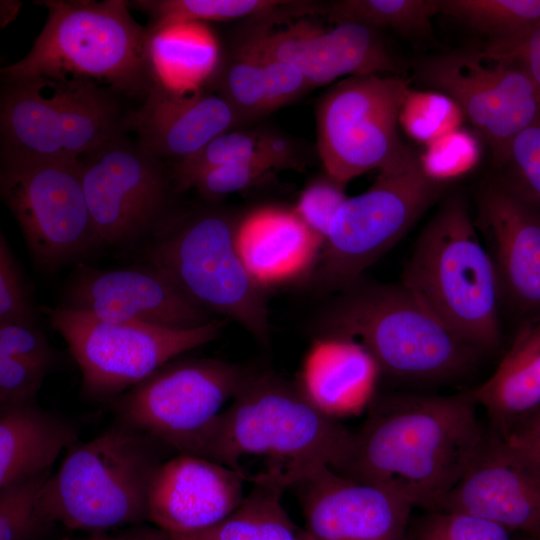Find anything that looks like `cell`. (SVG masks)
Wrapping results in <instances>:
<instances>
[{
  "instance_id": "1",
  "label": "cell",
  "mask_w": 540,
  "mask_h": 540,
  "mask_svg": "<svg viewBox=\"0 0 540 540\" xmlns=\"http://www.w3.org/2000/svg\"><path fill=\"white\" fill-rule=\"evenodd\" d=\"M469 390L375 396L337 472L383 486L412 507L438 510L486 435Z\"/></svg>"
},
{
  "instance_id": "2",
  "label": "cell",
  "mask_w": 540,
  "mask_h": 540,
  "mask_svg": "<svg viewBox=\"0 0 540 540\" xmlns=\"http://www.w3.org/2000/svg\"><path fill=\"white\" fill-rule=\"evenodd\" d=\"M352 438L353 432L320 411L296 382L252 370L197 456L229 467L245 482L286 489L322 468L339 470Z\"/></svg>"
},
{
  "instance_id": "3",
  "label": "cell",
  "mask_w": 540,
  "mask_h": 540,
  "mask_svg": "<svg viewBox=\"0 0 540 540\" xmlns=\"http://www.w3.org/2000/svg\"><path fill=\"white\" fill-rule=\"evenodd\" d=\"M316 336H342L360 343L381 374L415 385L463 380L483 352L431 314L400 282L363 276L337 292L317 316Z\"/></svg>"
},
{
  "instance_id": "4",
  "label": "cell",
  "mask_w": 540,
  "mask_h": 540,
  "mask_svg": "<svg viewBox=\"0 0 540 540\" xmlns=\"http://www.w3.org/2000/svg\"><path fill=\"white\" fill-rule=\"evenodd\" d=\"M399 282L462 340L483 353L499 347L497 275L463 196L441 202L420 231Z\"/></svg>"
},
{
  "instance_id": "5",
  "label": "cell",
  "mask_w": 540,
  "mask_h": 540,
  "mask_svg": "<svg viewBox=\"0 0 540 540\" xmlns=\"http://www.w3.org/2000/svg\"><path fill=\"white\" fill-rule=\"evenodd\" d=\"M47 21L29 52L1 69L2 80L43 77L98 85L112 93L147 95L155 84L149 33L124 0L37 2Z\"/></svg>"
},
{
  "instance_id": "6",
  "label": "cell",
  "mask_w": 540,
  "mask_h": 540,
  "mask_svg": "<svg viewBox=\"0 0 540 540\" xmlns=\"http://www.w3.org/2000/svg\"><path fill=\"white\" fill-rule=\"evenodd\" d=\"M174 452L117 419L101 434L72 445L40 497L44 520L71 530L103 531L147 520L155 475Z\"/></svg>"
},
{
  "instance_id": "7",
  "label": "cell",
  "mask_w": 540,
  "mask_h": 540,
  "mask_svg": "<svg viewBox=\"0 0 540 540\" xmlns=\"http://www.w3.org/2000/svg\"><path fill=\"white\" fill-rule=\"evenodd\" d=\"M243 213L219 207L171 218L148 251L151 266L166 274L196 304L232 319L262 344L270 340L266 291L237 247Z\"/></svg>"
},
{
  "instance_id": "8",
  "label": "cell",
  "mask_w": 540,
  "mask_h": 540,
  "mask_svg": "<svg viewBox=\"0 0 540 540\" xmlns=\"http://www.w3.org/2000/svg\"><path fill=\"white\" fill-rule=\"evenodd\" d=\"M443 182L409 148L380 169L363 193L336 213L310 275L315 286L337 293L363 276L438 200Z\"/></svg>"
},
{
  "instance_id": "9",
  "label": "cell",
  "mask_w": 540,
  "mask_h": 540,
  "mask_svg": "<svg viewBox=\"0 0 540 540\" xmlns=\"http://www.w3.org/2000/svg\"><path fill=\"white\" fill-rule=\"evenodd\" d=\"M114 93L43 77L2 80L1 157L80 161L122 134Z\"/></svg>"
},
{
  "instance_id": "10",
  "label": "cell",
  "mask_w": 540,
  "mask_h": 540,
  "mask_svg": "<svg viewBox=\"0 0 540 540\" xmlns=\"http://www.w3.org/2000/svg\"><path fill=\"white\" fill-rule=\"evenodd\" d=\"M41 310L80 369L82 393L96 400H112L165 363L214 341L225 323L215 319L205 326L177 329L107 322L64 306Z\"/></svg>"
},
{
  "instance_id": "11",
  "label": "cell",
  "mask_w": 540,
  "mask_h": 540,
  "mask_svg": "<svg viewBox=\"0 0 540 540\" xmlns=\"http://www.w3.org/2000/svg\"><path fill=\"white\" fill-rule=\"evenodd\" d=\"M251 369L212 358H175L111 401L116 418L176 453L197 455L223 406Z\"/></svg>"
},
{
  "instance_id": "12",
  "label": "cell",
  "mask_w": 540,
  "mask_h": 540,
  "mask_svg": "<svg viewBox=\"0 0 540 540\" xmlns=\"http://www.w3.org/2000/svg\"><path fill=\"white\" fill-rule=\"evenodd\" d=\"M410 96L400 75H356L331 86L316 106L317 149L325 171L346 184L407 152L398 124Z\"/></svg>"
},
{
  "instance_id": "13",
  "label": "cell",
  "mask_w": 540,
  "mask_h": 540,
  "mask_svg": "<svg viewBox=\"0 0 540 540\" xmlns=\"http://www.w3.org/2000/svg\"><path fill=\"white\" fill-rule=\"evenodd\" d=\"M0 195L42 271L53 272L96 246L81 160L1 157Z\"/></svg>"
},
{
  "instance_id": "14",
  "label": "cell",
  "mask_w": 540,
  "mask_h": 540,
  "mask_svg": "<svg viewBox=\"0 0 540 540\" xmlns=\"http://www.w3.org/2000/svg\"><path fill=\"white\" fill-rule=\"evenodd\" d=\"M417 76L454 100L497 164L515 137L540 120V86L515 62L483 51H453L423 60Z\"/></svg>"
},
{
  "instance_id": "15",
  "label": "cell",
  "mask_w": 540,
  "mask_h": 540,
  "mask_svg": "<svg viewBox=\"0 0 540 540\" xmlns=\"http://www.w3.org/2000/svg\"><path fill=\"white\" fill-rule=\"evenodd\" d=\"M96 245L132 241L165 225L174 183L161 159L122 134L81 159Z\"/></svg>"
},
{
  "instance_id": "16",
  "label": "cell",
  "mask_w": 540,
  "mask_h": 540,
  "mask_svg": "<svg viewBox=\"0 0 540 540\" xmlns=\"http://www.w3.org/2000/svg\"><path fill=\"white\" fill-rule=\"evenodd\" d=\"M66 308L107 322H140L190 329L215 320L159 269L98 270L80 265L65 291Z\"/></svg>"
},
{
  "instance_id": "17",
  "label": "cell",
  "mask_w": 540,
  "mask_h": 540,
  "mask_svg": "<svg viewBox=\"0 0 540 540\" xmlns=\"http://www.w3.org/2000/svg\"><path fill=\"white\" fill-rule=\"evenodd\" d=\"M237 37L297 67L311 88L340 76L392 74L401 68L376 29L340 23L323 31L306 20L273 31V19H252Z\"/></svg>"
},
{
  "instance_id": "18",
  "label": "cell",
  "mask_w": 540,
  "mask_h": 540,
  "mask_svg": "<svg viewBox=\"0 0 540 540\" xmlns=\"http://www.w3.org/2000/svg\"><path fill=\"white\" fill-rule=\"evenodd\" d=\"M440 509L460 510L540 539V463L491 427Z\"/></svg>"
},
{
  "instance_id": "19",
  "label": "cell",
  "mask_w": 540,
  "mask_h": 540,
  "mask_svg": "<svg viewBox=\"0 0 540 540\" xmlns=\"http://www.w3.org/2000/svg\"><path fill=\"white\" fill-rule=\"evenodd\" d=\"M298 488L304 528L313 540H406L411 509L379 485L325 467Z\"/></svg>"
},
{
  "instance_id": "20",
  "label": "cell",
  "mask_w": 540,
  "mask_h": 540,
  "mask_svg": "<svg viewBox=\"0 0 540 540\" xmlns=\"http://www.w3.org/2000/svg\"><path fill=\"white\" fill-rule=\"evenodd\" d=\"M491 257L501 303L540 317V211L491 180L476 197L474 218Z\"/></svg>"
},
{
  "instance_id": "21",
  "label": "cell",
  "mask_w": 540,
  "mask_h": 540,
  "mask_svg": "<svg viewBox=\"0 0 540 540\" xmlns=\"http://www.w3.org/2000/svg\"><path fill=\"white\" fill-rule=\"evenodd\" d=\"M245 480L211 459L177 453L159 467L152 483L147 520L170 534L208 529L243 501Z\"/></svg>"
},
{
  "instance_id": "22",
  "label": "cell",
  "mask_w": 540,
  "mask_h": 540,
  "mask_svg": "<svg viewBox=\"0 0 540 540\" xmlns=\"http://www.w3.org/2000/svg\"><path fill=\"white\" fill-rule=\"evenodd\" d=\"M240 124L230 105L218 94L201 89L173 90L155 83L144 103L125 116V130L159 159L185 161L215 137Z\"/></svg>"
},
{
  "instance_id": "23",
  "label": "cell",
  "mask_w": 540,
  "mask_h": 540,
  "mask_svg": "<svg viewBox=\"0 0 540 540\" xmlns=\"http://www.w3.org/2000/svg\"><path fill=\"white\" fill-rule=\"evenodd\" d=\"M322 246L294 209L270 206L245 213L237 233L239 254L264 288L310 276Z\"/></svg>"
},
{
  "instance_id": "24",
  "label": "cell",
  "mask_w": 540,
  "mask_h": 540,
  "mask_svg": "<svg viewBox=\"0 0 540 540\" xmlns=\"http://www.w3.org/2000/svg\"><path fill=\"white\" fill-rule=\"evenodd\" d=\"M378 365L357 341L342 336H315L296 382L325 415L338 420L374 399Z\"/></svg>"
},
{
  "instance_id": "25",
  "label": "cell",
  "mask_w": 540,
  "mask_h": 540,
  "mask_svg": "<svg viewBox=\"0 0 540 540\" xmlns=\"http://www.w3.org/2000/svg\"><path fill=\"white\" fill-rule=\"evenodd\" d=\"M79 433L76 423L37 402L0 410V487L51 472Z\"/></svg>"
},
{
  "instance_id": "26",
  "label": "cell",
  "mask_w": 540,
  "mask_h": 540,
  "mask_svg": "<svg viewBox=\"0 0 540 540\" xmlns=\"http://www.w3.org/2000/svg\"><path fill=\"white\" fill-rule=\"evenodd\" d=\"M469 392L499 432L540 406V317L525 320L494 372Z\"/></svg>"
},
{
  "instance_id": "27",
  "label": "cell",
  "mask_w": 540,
  "mask_h": 540,
  "mask_svg": "<svg viewBox=\"0 0 540 540\" xmlns=\"http://www.w3.org/2000/svg\"><path fill=\"white\" fill-rule=\"evenodd\" d=\"M148 58L155 83L173 90L200 89L220 60L212 33L199 22L176 23L149 31Z\"/></svg>"
},
{
  "instance_id": "28",
  "label": "cell",
  "mask_w": 540,
  "mask_h": 540,
  "mask_svg": "<svg viewBox=\"0 0 540 540\" xmlns=\"http://www.w3.org/2000/svg\"><path fill=\"white\" fill-rule=\"evenodd\" d=\"M285 489L274 484H253L241 504L218 524L198 532L146 533V540H313L282 504Z\"/></svg>"
},
{
  "instance_id": "29",
  "label": "cell",
  "mask_w": 540,
  "mask_h": 540,
  "mask_svg": "<svg viewBox=\"0 0 540 540\" xmlns=\"http://www.w3.org/2000/svg\"><path fill=\"white\" fill-rule=\"evenodd\" d=\"M130 6L147 13L149 31L184 22L229 21L242 18L286 19L317 10L311 2L276 0H138Z\"/></svg>"
},
{
  "instance_id": "30",
  "label": "cell",
  "mask_w": 540,
  "mask_h": 540,
  "mask_svg": "<svg viewBox=\"0 0 540 540\" xmlns=\"http://www.w3.org/2000/svg\"><path fill=\"white\" fill-rule=\"evenodd\" d=\"M324 13L335 24L386 27L423 36L431 31L432 18L440 13V0H339L327 4Z\"/></svg>"
},
{
  "instance_id": "31",
  "label": "cell",
  "mask_w": 540,
  "mask_h": 540,
  "mask_svg": "<svg viewBox=\"0 0 540 540\" xmlns=\"http://www.w3.org/2000/svg\"><path fill=\"white\" fill-rule=\"evenodd\" d=\"M211 80L240 124L269 114L262 65L256 52L247 45L236 40Z\"/></svg>"
},
{
  "instance_id": "32",
  "label": "cell",
  "mask_w": 540,
  "mask_h": 540,
  "mask_svg": "<svg viewBox=\"0 0 540 540\" xmlns=\"http://www.w3.org/2000/svg\"><path fill=\"white\" fill-rule=\"evenodd\" d=\"M440 13L495 42L518 37L540 25V0H440Z\"/></svg>"
},
{
  "instance_id": "33",
  "label": "cell",
  "mask_w": 540,
  "mask_h": 540,
  "mask_svg": "<svg viewBox=\"0 0 540 540\" xmlns=\"http://www.w3.org/2000/svg\"><path fill=\"white\" fill-rule=\"evenodd\" d=\"M228 164L274 170L262 151L257 132L230 130L215 137L191 158L174 164L171 170L174 187L182 191L185 184L198 173Z\"/></svg>"
},
{
  "instance_id": "34",
  "label": "cell",
  "mask_w": 540,
  "mask_h": 540,
  "mask_svg": "<svg viewBox=\"0 0 540 540\" xmlns=\"http://www.w3.org/2000/svg\"><path fill=\"white\" fill-rule=\"evenodd\" d=\"M498 165L494 180L540 211V120L515 137Z\"/></svg>"
},
{
  "instance_id": "35",
  "label": "cell",
  "mask_w": 540,
  "mask_h": 540,
  "mask_svg": "<svg viewBox=\"0 0 540 540\" xmlns=\"http://www.w3.org/2000/svg\"><path fill=\"white\" fill-rule=\"evenodd\" d=\"M51 475L52 471L0 487V540H29L47 523L39 503Z\"/></svg>"
},
{
  "instance_id": "36",
  "label": "cell",
  "mask_w": 540,
  "mask_h": 540,
  "mask_svg": "<svg viewBox=\"0 0 540 540\" xmlns=\"http://www.w3.org/2000/svg\"><path fill=\"white\" fill-rule=\"evenodd\" d=\"M513 533L472 513L438 509L419 518L406 540H514Z\"/></svg>"
},
{
  "instance_id": "37",
  "label": "cell",
  "mask_w": 540,
  "mask_h": 540,
  "mask_svg": "<svg viewBox=\"0 0 540 540\" xmlns=\"http://www.w3.org/2000/svg\"><path fill=\"white\" fill-rule=\"evenodd\" d=\"M345 187L346 184L324 171L308 182L294 207L297 216L322 243L336 213L348 198Z\"/></svg>"
},
{
  "instance_id": "38",
  "label": "cell",
  "mask_w": 540,
  "mask_h": 540,
  "mask_svg": "<svg viewBox=\"0 0 540 540\" xmlns=\"http://www.w3.org/2000/svg\"><path fill=\"white\" fill-rule=\"evenodd\" d=\"M0 323L38 326L25 278L1 233L0 236Z\"/></svg>"
},
{
  "instance_id": "39",
  "label": "cell",
  "mask_w": 540,
  "mask_h": 540,
  "mask_svg": "<svg viewBox=\"0 0 540 540\" xmlns=\"http://www.w3.org/2000/svg\"><path fill=\"white\" fill-rule=\"evenodd\" d=\"M236 40L253 49L259 57L265 78L268 113L312 89L304 74L294 65L272 56L239 37Z\"/></svg>"
},
{
  "instance_id": "40",
  "label": "cell",
  "mask_w": 540,
  "mask_h": 540,
  "mask_svg": "<svg viewBox=\"0 0 540 540\" xmlns=\"http://www.w3.org/2000/svg\"><path fill=\"white\" fill-rule=\"evenodd\" d=\"M271 173L272 171L242 164L221 165L198 173L185 184L182 191L195 188L205 199L214 201L250 188Z\"/></svg>"
},
{
  "instance_id": "41",
  "label": "cell",
  "mask_w": 540,
  "mask_h": 540,
  "mask_svg": "<svg viewBox=\"0 0 540 540\" xmlns=\"http://www.w3.org/2000/svg\"><path fill=\"white\" fill-rule=\"evenodd\" d=\"M48 370L0 354V410L37 402Z\"/></svg>"
},
{
  "instance_id": "42",
  "label": "cell",
  "mask_w": 540,
  "mask_h": 540,
  "mask_svg": "<svg viewBox=\"0 0 540 540\" xmlns=\"http://www.w3.org/2000/svg\"><path fill=\"white\" fill-rule=\"evenodd\" d=\"M0 354L51 370L56 354L45 334L35 325L0 323Z\"/></svg>"
},
{
  "instance_id": "43",
  "label": "cell",
  "mask_w": 540,
  "mask_h": 540,
  "mask_svg": "<svg viewBox=\"0 0 540 540\" xmlns=\"http://www.w3.org/2000/svg\"><path fill=\"white\" fill-rule=\"evenodd\" d=\"M482 51L521 65L540 86V25L518 37L490 42Z\"/></svg>"
},
{
  "instance_id": "44",
  "label": "cell",
  "mask_w": 540,
  "mask_h": 540,
  "mask_svg": "<svg viewBox=\"0 0 540 540\" xmlns=\"http://www.w3.org/2000/svg\"><path fill=\"white\" fill-rule=\"evenodd\" d=\"M499 433L540 463V406Z\"/></svg>"
},
{
  "instance_id": "45",
  "label": "cell",
  "mask_w": 540,
  "mask_h": 540,
  "mask_svg": "<svg viewBox=\"0 0 540 540\" xmlns=\"http://www.w3.org/2000/svg\"><path fill=\"white\" fill-rule=\"evenodd\" d=\"M259 143L264 155L272 164L274 170L302 166L293 141L273 131H259Z\"/></svg>"
},
{
  "instance_id": "46",
  "label": "cell",
  "mask_w": 540,
  "mask_h": 540,
  "mask_svg": "<svg viewBox=\"0 0 540 540\" xmlns=\"http://www.w3.org/2000/svg\"><path fill=\"white\" fill-rule=\"evenodd\" d=\"M22 3L15 0H2L0 4L1 28L7 26L18 15Z\"/></svg>"
},
{
  "instance_id": "47",
  "label": "cell",
  "mask_w": 540,
  "mask_h": 540,
  "mask_svg": "<svg viewBox=\"0 0 540 540\" xmlns=\"http://www.w3.org/2000/svg\"><path fill=\"white\" fill-rule=\"evenodd\" d=\"M65 540H71V539H65ZM77 540H142L141 536H137L133 539L130 538H124V537H109V536H103V535H95L86 539H77Z\"/></svg>"
},
{
  "instance_id": "48",
  "label": "cell",
  "mask_w": 540,
  "mask_h": 540,
  "mask_svg": "<svg viewBox=\"0 0 540 540\" xmlns=\"http://www.w3.org/2000/svg\"><path fill=\"white\" fill-rule=\"evenodd\" d=\"M540 540V539H539Z\"/></svg>"
}]
</instances>
